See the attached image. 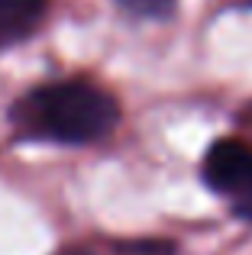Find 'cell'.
Here are the masks:
<instances>
[{
  "mask_svg": "<svg viewBox=\"0 0 252 255\" xmlns=\"http://www.w3.org/2000/svg\"><path fill=\"white\" fill-rule=\"evenodd\" d=\"M129 16L139 19H168L175 13V0H117Z\"/></svg>",
  "mask_w": 252,
  "mask_h": 255,
  "instance_id": "cell-4",
  "label": "cell"
},
{
  "mask_svg": "<svg viewBox=\"0 0 252 255\" xmlns=\"http://www.w3.org/2000/svg\"><path fill=\"white\" fill-rule=\"evenodd\" d=\"M45 16V0H0V49L23 42Z\"/></svg>",
  "mask_w": 252,
  "mask_h": 255,
  "instance_id": "cell-3",
  "label": "cell"
},
{
  "mask_svg": "<svg viewBox=\"0 0 252 255\" xmlns=\"http://www.w3.org/2000/svg\"><path fill=\"white\" fill-rule=\"evenodd\" d=\"M233 207H236V213H240V217L252 220V184L240 194V197H233Z\"/></svg>",
  "mask_w": 252,
  "mask_h": 255,
  "instance_id": "cell-6",
  "label": "cell"
},
{
  "mask_svg": "<svg viewBox=\"0 0 252 255\" xmlns=\"http://www.w3.org/2000/svg\"><path fill=\"white\" fill-rule=\"evenodd\" d=\"M201 171H204V181L214 191L240 197L252 184V145L246 139H236V136L217 139L207 149V155H204Z\"/></svg>",
  "mask_w": 252,
  "mask_h": 255,
  "instance_id": "cell-2",
  "label": "cell"
},
{
  "mask_svg": "<svg viewBox=\"0 0 252 255\" xmlns=\"http://www.w3.org/2000/svg\"><path fill=\"white\" fill-rule=\"evenodd\" d=\"M126 255H175V246L162 239H145V243H132Z\"/></svg>",
  "mask_w": 252,
  "mask_h": 255,
  "instance_id": "cell-5",
  "label": "cell"
},
{
  "mask_svg": "<svg viewBox=\"0 0 252 255\" xmlns=\"http://www.w3.org/2000/svg\"><path fill=\"white\" fill-rule=\"evenodd\" d=\"M249 123H252V110H249Z\"/></svg>",
  "mask_w": 252,
  "mask_h": 255,
  "instance_id": "cell-7",
  "label": "cell"
},
{
  "mask_svg": "<svg viewBox=\"0 0 252 255\" xmlns=\"http://www.w3.org/2000/svg\"><path fill=\"white\" fill-rule=\"evenodd\" d=\"M120 120V107L110 91L88 78L52 81L23 94L13 110V123L26 136L65 145H84L104 139Z\"/></svg>",
  "mask_w": 252,
  "mask_h": 255,
  "instance_id": "cell-1",
  "label": "cell"
}]
</instances>
